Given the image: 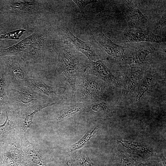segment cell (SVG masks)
Returning a JSON list of instances; mask_svg holds the SVG:
<instances>
[{"instance_id": "obj_1", "label": "cell", "mask_w": 166, "mask_h": 166, "mask_svg": "<svg viewBox=\"0 0 166 166\" xmlns=\"http://www.w3.org/2000/svg\"><path fill=\"white\" fill-rule=\"evenodd\" d=\"M72 45L65 39L56 40L52 44L58 58L57 71L69 83L73 94L77 77L85 72L89 63H83L82 57Z\"/></svg>"}, {"instance_id": "obj_2", "label": "cell", "mask_w": 166, "mask_h": 166, "mask_svg": "<svg viewBox=\"0 0 166 166\" xmlns=\"http://www.w3.org/2000/svg\"><path fill=\"white\" fill-rule=\"evenodd\" d=\"M108 86L97 77L84 72L76 80L73 100L85 105L98 101L107 92Z\"/></svg>"}, {"instance_id": "obj_3", "label": "cell", "mask_w": 166, "mask_h": 166, "mask_svg": "<svg viewBox=\"0 0 166 166\" xmlns=\"http://www.w3.org/2000/svg\"><path fill=\"white\" fill-rule=\"evenodd\" d=\"M7 95L8 102L6 106L12 110L35 107L44 108L52 106L31 86L24 87L11 84L9 94Z\"/></svg>"}, {"instance_id": "obj_4", "label": "cell", "mask_w": 166, "mask_h": 166, "mask_svg": "<svg viewBox=\"0 0 166 166\" xmlns=\"http://www.w3.org/2000/svg\"><path fill=\"white\" fill-rule=\"evenodd\" d=\"M46 40L42 34L34 33L17 44L0 49V57L20 55L28 59L37 57L41 52Z\"/></svg>"}, {"instance_id": "obj_5", "label": "cell", "mask_w": 166, "mask_h": 166, "mask_svg": "<svg viewBox=\"0 0 166 166\" xmlns=\"http://www.w3.org/2000/svg\"><path fill=\"white\" fill-rule=\"evenodd\" d=\"M23 152L21 140L17 135L3 146L1 166H23Z\"/></svg>"}, {"instance_id": "obj_6", "label": "cell", "mask_w": 166, "mask_h": 166, "mask_svg": "<svg viewBox=\"0 0 166 166\" xmlns=\"http://www.w3.org/2000/svg\"><path fill=\"white\" fill-rule=\"evenodd\" d=\"M2 57L7 67L11 84L15 86L30 87L31 78L20 64L17 56L9 55Z\"/></svg>"}, {"instance_id": "obj_7", "label": "cell", "mask_w": 166, "mask_h": 166, "mask_svg": "<svg viewBox=\"0 0 166 166\" xmlns=\"http://www.w3.org/2000/svg\"><path fill=\"white\" fill-rule=\"evenodd\" d=\"M30 83V86L33 89L52 105L64 101L63 95L66 89L65 88L53 87L39 79L31 78Z\"/></svg>"}, {"instance_id": "obj_8", "label": "cell", "mask_w": 166, "mask_h": 166, "mask_svg": "<svg viewBox=\"0 0 166 166\" xmlns=\"http://www.w3.org/2000/svg\"><path fill=\"white\" fill-rule=\"evenodd\" d=\"M85 72L94 75L105 82L109 86L122 88L123 80L121 76H115L100 60L90 61Z\"/></svg>"}, {"instance_id": "obj_9", "label": "cell", "mask_w": 166, "mask_h": 166, "mask_svg": "<svg viewBox=\"0 0 166 166\" xmlns=\"http://www.w3.org/2000/svg\"><path fill=\"white\" fill-rule=\"evenodd\" d=\"M93 38L97 45L112 57L118 60L126 59L128 48L118 45L109 39L103 33L101 27L95 31Z\"/></svg>"}, {"instance_id": "obj_10", "label": "cell", "mask_w": 166, "mask_h": 166, "mask_svg": "<svg viewBox=\"0 0 166 166\" xmlns=\"http://www.w3.org/2000/svg\"><path fill=\"white\" fill-rule=\"evenodd\" d=\"M61 30L64 39L71 43L77 50L85 56L90 61H96L99 60L97 55L90 43L76 37L66 26H63Z\"/></svg>"}, {"instance_id": "obj_11", "label": "cell", "mask_w": 166, "mask_h": 166, "mask_svg": "<svg viewBox=\"0 0 166 166\" xmlns=\"http://www.w3.org/2000/svg\"><path fill=\"white\" fill-rule=\"evenodd\" d=\"M123 91L121 98L128 97L134 91L144 74L140 67L127 66L124 68Z\"/></svg>"}, {"instance_id": "obj_12", "label": "cell", "mask_w": 166, "mask_h": 166, "mask_svg": "<svg viewBox=\"0 0 166 166\" xmlns=\"http://www.w3.org/2000/svg\"><path fill=\"white\" fill-rule=\"evenodd\" d=\"M123 40L126 42H144L160 43L165 41L164 38L140 27L131 28L124 35Z\"/></svg>"}, {"instance_id": "obj_13", "label": "cell", "mask_w": 166, "mask_h": 166, "mask_svg": "<svg viewBox=\"0 0 166 166\" xmlns=\"http://www.w3.org/2000/svg\"><path fill=\"white\" fill-rule=\"evenodd\" d=\"M23 166H48L46 159L38 146L30 143L22 146Z\"/></svg>"}, {"instance_id": "obj_14", "label": "cell", "mask_w": 166, "mask_h": 166, "mask_svg": "<svg viewBox=\"0 0 166 166\" xmlns=\"http://www.w3.org/2000/svg\"><path fill=\"white\" fill-rule=\"evenodd\" d=\"M122 6L130 28L140 27L146 23L147 19L132 1H123Z\"/></svg>"}, {"instance_id": "obj_15", "label": "cell", "mask_w": 166, "mask_h": 166, "mask_svg": "<svg viewBox=\"0 0 166 166\" xmlns=\"http://www.w3.org/2000/svg\"><path fill=\"white\" fill-rule=\"evenodd\" d=\"M118 141L128 153L137 155L144 160L157 156L152 148L140 143L123 140Z\"/></svg>"}, {"instance_id": "obj_16", "label": "cell", "mask_w": 166, "mask_h": 166, "mask_svg": "<svg viewBox=\"0 0 166 166\" xmlns=\"http://www.w3.org/2000/svg\"><path fill=\"white\" fill-rule=\"evenodd\" d=\"M156 48L152 46H146L129 49L127 51L126 58L130 64H142L146 57Z\"/></svg>"}, {"instance_id": "obj_17", "label": "cell", "mask_w": 166, "mask_h": 166, "mask_svg": "<svg viewBox=\"0 0 166 166\" xmlns=\"http://www.w3.org/2000/svg\"><path fill=\"white\" fill-rule=\"evenodd\" d=\"M9 9L23 13H34L38 10L39 2L38 0L12 1Z\"/></svg>"}, {"instance_id": "obj_18", "label": "cell", "mask_w": 166, "mask_h": 166, "mask_svg": "<svg viewBox=\"0 0 166 166\" xmlns=\"http://www.w3.org/2000/svg\"><path fill=\"white\" fill-rule=\"evenodd\" d=\"M68 105L58 111L56 114L55 119L59 121L76 115L84 109V105L81 103L71 100Z\"/></svg>"}, {"instance_id": "obj_19", "label": "cell", "mask_w": 166, "mask_h": 166, "mask_svg": "<svg viewBox=\"0 0 166 166\" xmlns=\"http://www.w3.org/2000/svg\"><path fill=\"white\" fill-rule=\"evenodd\" d=\"M5 112V121L4 123L0 125V142H7L16 135L13 121L8 113Z\"/></svg>"}, {"instance_id": "obj_20", "label": "cell", "mask_w": 166, "mask_h": 166, "mask_svg": "<svg viewBox=\"0 0 166 166\" xmlns=\"http://www.w3.org/2000/svg\"><path fill=\"white\" fill-rule=\"evenodd\" d=\"M88 111L99 118H105L111 117L113 113L109 105L104 102H95L88 104Z\"/></svg>"}, {"instance_id": "obj_21", "label": "cell", "mask_w": 166, "mask_h": 166, "mask_svg": "<svg viewBox=\"0 0 166 166\" xmlns=\"http://www.w3.org/2000/svg\"><path fill=\"white\" fill-rule=\"evenodd\" d=\"M114 166H137L138 162L132 156L123 151H119L114 160Z\"/></svg>"}, {"instance_id": "obj_22", "label": "cell", "mask_w": 166, "mask_h": 166, "mask_svg": "<svg viewBox=\"0 0 166 166\" xmlns=\"http://www.w3.org/2000/svg\"><path fill=\"white\" fill-rule=\"evenodd\" d=\"M8 98L6 89V78L5 74H2L0 79V117L4 105L8 104Z\"/></svg>"}, {"instance_id": "obj_23", "label": "cell", "mask_w": 166, "mask_h": 166, "mask_svg": "<svg viewBox=\"0 0 166 166\" xmlns=\"http://www.w3.org/2000/svg\"><path fill=\"white\" fill-rule=\"evenodd\" d=\"M142 78V83L136 99V101H139L144 93L149 88L152 82V75L146 73L143 74Z\"/></svg>"}, {"instance_id": "obj_24", "label": "cell", "mask_w": 166, "mask_h": 166, "mask_svg": "<svg viewBox=\"0 0 166 166\" xmlns=\"http://www.w3.org/2000/svg\"><path fill=\"white\" fill-rule=\"evenodd\" d=\"M96 129L95 128L92 131L88 132L79 140L71 145L70 149V151L81 148L87 144L96 132Z\"/></svg>"}, {"instance_id": "obj_25", "label": "cell", "mask_w": 166, "mask_h": 166, "mask_svg": "<svg viewBox=\"0 0 166 166\" xmlns=\"http://www.w3.org/2000/svg\"><path fill=\"white\" fill-rule=\"evenodd\" d=\"M155 157H152L138 162L137 166H163L160 159Z\"/></svg>"}, {"instance_id": "obj_26", "label": "cell", "mask_w": 166, "mask_h": 166, "mask_svg": "<svg viewBox=\"0 0 166 166\" xmlns=\"http://www.w3.org/2000/svg\"><path fill=\"white\" fill-rule=\"evenodd\" d=\"M26 30L23 29L18 30L6 33L0 36V39H9L18 40Z\"/></svg>"}, {"instance_id": "obj_27", "label": "cell", "mask_w": 166, "mask_h": 166, "mask_svg": "<svg viewBox=\"0 0 166 166\" xmlns=\"http://www.w3.org/2000/svg\"><path fill=\"white\" fill-rule=\"evenodd\" d=\"M75 162L76 166H95L88 157L85 155L77 156Z\"/></svg>"}, {"instance_id": "obj_28", "label": "cell", "mask_w": 166, "mask_h": 166, "mask_svg": "<svg viewBox=\"0 0 166 166\" xmlns=\"http://www.w3.org/2000/svg\"><path fill=\"white\" fill-rule=\"evenodd\" d=\"M78 7L81 13L85 15L84 9L88 4L92 3L97 2L96 0H73Z\"/></svg>"}, {"instance_id": "obj_29", "label": "cell", "mask_w": 166, "mask_h": 166, "mask_svg": "<svg viewBox=\"0 0 166 166\" xmlns=\"http://www.w3.org/2000/svg\"><path fill=\"white\" fill-rule=\"evenodd\" d=\"M5 142H0V166H2L3 147Z\"/></svg>"}, {"instance_id": "obj_30", "label": "cell", "mask_w": 166, "mask_h": 166, "mask_svg": "<svg viewBox=\"0 0 166 166\" xmlns=\"http://www.w3.org/2000/svg\"><path fill=\"white\" fill-rule=\"evenodd\" d=\"M64 166H71L69 159L67 158H66L64 161Z\"/></svg>"}]
</instances>
